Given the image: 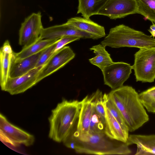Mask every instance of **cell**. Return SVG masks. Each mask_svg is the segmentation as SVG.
Here are the masks:
<instances>
[{
  "mask_svg": "<svg viewBox=\"0 0 155 155\" xmlns=\"http://www.w3.org/2000/svg\"><path fill=\"white\" fill-rule=\"evenodd\" d=\"M108 95L120 111L129 131H134L149 121L139 94L132 87L123 85L112 90Z\"/></svg>",
  "mask_w": 155,
  "mask_h": 155,
  "instance_id": "obj_1",
  "label": "cell"
},
{
  "mask_svg": "<svg viewBox=\"0 0 155 155\" xmlns=\"http://www.w3.org/2000/svg\"><path fill=\"white\" fill-rule=\"evenodd\" d=\"M82 107V101L63 99L51 111L48 118V136L53 141L63 142L77 125Z\"/></svg>",
  "mask_w": 155,
  "mask_h": 155,
  "instance_id": "obj_2",
  "label": "cell"
},
{
  "mask_svg": "<svg viewBox=\"0 0 155 155\" xmlns=\"http://www.w3.org/2000/svg\"><path fill=\"white\" fill-rule=\"evenodd\" d=\"M77 130V129H76ZM74 135L77 141L74 150L79 153L96 155H128L132 153L126 143L112 139L105 133H90Z\"/></svg>",
  "mask_w": 155,
  "mask_h": 155,
  "instance_id": "obj_3",
  "label": "cell"
},
{
  "mask_svg": "<svg viewBox=\"0 0 155 155\" xmlns=\"http://www.w3.org/2000/svg\"><path fill=\"white\" fill-rule=\"evenodd\" d=\"M101 44L112 48H140L155 47V39L142 31L121 24L110 29L108 34Z\"/></svg>",
  "mask_w": 155,
  "mask_h": 155,
  "instance_id": "obj_4",
  "label": "cell"
},
{
  "mask_svg": "<svg viewBox=\"0 0 155 155\" xmlns=\"http://www.w3.org/2000/svg\"><path fill=\"white\" fill-rule=\"evenodd\" d=\"M132 66L137 81L151 83L155 80V47L139 48Z\"/></svg>",
  "mask_w": 155,
  "mask_h": 155,
  "instance_id": "obj_5",
  "label": "cell"
},
{
  "mask_svg": "<svg viewBox=\"0 0 155 155\" xmlns=\"http://www.w3.org/2000/svg\"><path fill=\"white\" fill-rule=\"evenodd\" d=\"M1 141L14 147L22 145H32L35 141L34 136L10 122L2 114H0Z\"/></svg>",
  "mask_w": 155,
  "mask_h": 155,
  "instance_id": "obj_6",
  "label": "cell"
},
{
  "mask_svg": "<svg viewBox=\"0 0 155 155\" xmlns=\"http://www.w3.org/2000/svg\"><path fill=\"white\" fill-rule=\"evenodd\" d=\"M41 12L33 13L26 18L21 24L19 31V44L23 48L28 46L38 41L44 28Z\"/></svg>",
  "mask_w": 155,
  "mask_h": 155,
  "instance_id": "obj_7",
  "label": "cell"
},
{
  "mask_svg": "<svg viewBox=\"0 0 155 155\" xmlns=\"http://www.w3.org/2000/svg\"><path fill=\"white\" fill-rule=\"evenodd\" d=\"M138 10L137 0H106L97 15L115 20L138 13Z\"/></svg>",
  "mask_w": 155,
  "mask_h": 155,
  "instance_id": "obj_8",
  "label": "cell"
},
{
  "mask_svg": "<svg viewBox=\"0 0 155 155\" xmlns=\"http://www.w3.org/2000/svg\"><path fill=\"white\" fill-rule=\"evenodd\" d=\"M132 66L123 62H113L101 71L104 84L112 90L123 86L132 73Z\"/></svg>",
  "mask_w": 155,
  "mask_h": 155,
  "instance_id": "obj_9",
  "label": "cell"
},
{
  "mask_svg": "<svg viewBox=\"0 0 155 155\" xmlns=\"http://www.w3.org/2000/svg\"><path fill=\"white\" fill-rule=\"evenodd\" d=\"M75 54L68 46L56 51L43 67L37 79V83L63 67L75 57Z\"/></svg>",
  "mask_w": 155,
  "mask_h": 155,
  "instance_id": "obj_10",
  "label": "cell"
},
{
  "mask_svg": "<svg viewBox=\"0 0 155 155\" xmlns=\"http://www.w3.org/2000/svg\"><path fill=\"white\" fill-rule=\"evenodd\" d=\"M43 66L36 68L20 76L9 77L2 91L12 95L24 92L37 83L38 77Z\"/></svg>",
  "mask_w": 155,
  "mask_h": 155,
  "instance_id": "obj_11",
  "label": "cell"
},
{
  "mask_svg": "<svg viewBox=\"0 0 155 155\" xmlns=\"http://www.w3.org/2000/svg\"><path fill=\"white\" fill-rule=\"evenodd\" d=\"M66 36H75L80 38L96 39L93 35L76 29L66 22L61 25L44 28L42 31L39 39H60Z\"/></svg>",
  "mask_w": 155,
  "mask_h": 155,
  "instance_id": "obj_12",
  "label": "cell"
},
{
  "mask_svg": "<svg viewBox=\"0 0 155 155\" xmlns=\"http://www.w3.org/2000/svg\"><path fill=\"white\" fill-rule=\"evenodd\" d=\"M98 89L90 95L86 96L82 101V107L78 121L76 131L79 135L88 133L92 115L94 102Z\"/></svg>",
  "mask_w": 155,
  "mask_h": 155,
  "instance_id": "obj_13",
  "label": "cell"
},
{
  "mask_svg": "<svg viewBox=\"0 0 155 155\" xmlns=\"http://www.w3.org/2000/svg\"><path fill=\"white\" fill-rule=\"evenodd\" d=\"M73 28L90 34L97 39L106 35L104 27L91 20L81 17H74L68 19L66 22Z\"/></svg>",
  "mask_w": 155,
  "mask_h": 155,
  "instance_id": "obj_14",
  "label": "cell"
},
{
  "mask_svg": "<svg viewBox=\"0 0 155 155\" xmlns=\"http://www.w3.org/2000/svg\"><path fill=\"white\" fill-rule=\"evenodd\" d=\"M129 145L135 144V155H155V134H131L126 142Z\"/></svg>",
  "mask_w": 155,
  "mask_h": 155,
  "instance_id": "obj_15",
  "label": "cell"
},
{
  "mask_svg": "<svg viewBox=\"0 0 155 155\" xmlns=\"http://www.w3.org/2000/svg\"><path fill=\"white\" fill-rule=\"evenodd\" d=\"M42 51L20 59H15L13 56L9 77L14 78L22 76L36 68L38 60Z\"/></svg>",
  "mask_w": 155,
  "mask_h": 155,
  "instance_id": "obj_16",
  "label": "cell"
},
{
  "mask_svg": "<svg viewBox=\"0 0 155 155\" xmlns=\"http://www.w3.org/2000/svg\"><path fill=\"white\" fill-rule=\"evenodd\" d=\"M128 133L123 128L105 106V134L111 139L126 143Z\"/></svg>",
  "mask_w": 155,
  "mask_h": 155,
  "instance_id": "obj_17",
  "label": "cell"
},
{
  "mask_svg": "<svg viewBox=\"0 0 155 155\" xmlns=\"http://www.w3.org/2000/svg\"><path fill=\"white\" fill-rule=\"evenodd\" d=\"M13 53L9 41H6L0 49V85L2 91L9 77Z\"/></svg>",
  "mask_w": 155,
  "mask_h": 155,
  "instance_id": "obj_18",
  "label": "cell"
},
{
  "mask_svg": "<svg viewBox=\"0 0 155 155\" xmlns=\"http://www.w3.org/2000/svg\"><path fill=\"white\" fill-rule=\"evenodd\" d=\"M59 39H47L39 40L31 45L22 48L20 52H14L13 58L15 59H20L37 54L56 43Z\"/></svg>",
  "mask_w": 155,
  "mask_h": 155,
  "instance_id": "obj_19",
  "label": "cell"
},
{
  "mask_svg": "<svg viewBox=\"0 0 155 155\" xmlns=\"http://www.w3.org/2000/svg\"><path fill=\"white\" fill-rule=\"evenodd\" d=\"M105 47L100 44L93 46L90 48L91 50L93 51L95 56L89 59V62L101 71L105 67L114 62L110 54L106 50Z\"/></svg>",
  "mask_w": 155,
  "mask_h": 155,
  "instance_id": "obj_20",
  "label": "cell"
},
{
  "mask_svg": "<svg viewBox=\"0 0 155 155\" xmlns=\"http://www.w3.org/2000/svg\"><path fill=\"white\" fill-rule=\"evenodd\" d=\"M78 4L77 14H81L87 19L97 13L106 0H78Z\"/></svg>",
  "mask_w": 155,
  "mask_h": 155,
  "instance_id": "obj_21",
  "label": "cell"
},
{
  "mask_svg": "<svg viewBox=\"0 0 155 155\" xmlns=\"http://www.w3.org/2000/svg\"><path fill=\"white\" fill-rule=\"evenodd\" d=\"M138 14L152 22H155V0H137Z\"/></svg>",
  "mask_w": 155,
  "mask_h": 155,
  "instance_id": "obj_22",
  "label": "cell"
},
{
  "mask_svg": "<svg viewBox=\"0 0 155 155\" xmlns=\"http://www.w3.org/2000/svg\"><path fill=\"white\" fill-rule=\"evenodd\" d=\"M105 120L96 112L94 106L88 133H105Z\"/></svg>",
  "mask_w": 155,
  "mask_h": 155,
  "instance_id": "obj_23",
  "label": "cell"
},
{
  "mask_svg": "<svg viewBox=\"0 0 155 155\" xmlns=\"http://www.w3.org/2000/svg\"><path fill=\"white\" fill-rule=\"evenodd\" d=\"M108 94H103L98 89V92L94 102V106L98 114L105 120V104Z\"/></svg>",
  "mask_w": 155,
  "mask_h": 155,
  "instance_id": "obj_24",
  "label": "cell"
},
{
  "mask_svg": "<svg viewBox=\"0 0 155 155\" xmlns=\"http://www.w3.org/2000/svg\"><path fill=\"white\" fill-rule=\"evenodd\" d=\"M105 106L123 128L129 131L120 111L113 101L109 97L108 95L106 101Z\"/></svg>",
  "mask_w": 155,
  "mask_h": 155,
  "instance_id": "obj_25",
  "label": "cell"
},
{
  "mask_svg": "<svg viewBox=\"0 0 155 155\" xmlns=\"http://www.w3.org/2000/svg\"><path fill=\"white\" fill-rule=\"evenodd\" d=\"M56 43L47 48L42 51L38 60L36 68L43 66L46 64L55 52Z\"/></svg>",
  "mask_w": 155,
  "mask_h": 155,
  "instance_id": "obj_26",
  "label": "cell"
},
{
  "mask_svg": "<svg viewBox=\"0 0 155 155\" xmlns=\"http://www.w3.org/2000/svg\"><path fill=\"white\" fill-rule=\"evenodd\" d=\"M140 100L143 103H149L155 101V86L139 94Z\"/></svg>",
  "mask_w": 155,
  "mask_h": 155,
  "instance_id": "obj_27",
  "label": "cell"
},
{
  "mask_svg": "<svg viewBox=\"0 0 155 155\" xmlns=\"http://www.w3.org/2000/svg\"><path fill=\"white\" fill-rule=\"evenodd\" d=\"M80 38L75 36H66L60 38L56 43L55 52L65 46L67 44L78 40Z\"/></svg>",
  "mask_w": 155,
  "mask_h": 155,
  "instance_id": "obj_28",
  "label": "cell"
},
{
  "mask_svg": "<svg viewBox=\"0 0 155 155\" xmlns=\"http://www.w3.org/2000/svg\"><path fill=\"white\" fill-rule=\"evenodd\" d=\"M74 130L63 140V143L67 147L75 150L77 146V141L74 135Z\"/></svg>",
  "mask_w": 155,
  "mask_h": 155,
  "instance_id": "obj_29",
  "label": "cell"
},
{
  "mask_svg": "<svg viewBox=\"0 0 155 155\" xmlns=\"http://www.w3.org/2000/svg\"><path fill=\"white\" fill-rule=\"evenodd\" d=\"M142 104L148 112L155 113V101L149 103Z\"/></svg>",
  "mask_w": 155,
  "mask_h": 155,
  "instance_id": "obj_30",
  "label": "cell"
},
{
  "mask_svg": "<svg viewBox=\"0 0 155 155\" xmlns=\"http://www.w3.org/2000/svg\"><path fill=\"white\" fill-rule=\"evenodd\" d=\"M148 31L151 34V36L153 38L155 37V22H152V25L150 27Z\"/></svg>",
  "mask_w": 155,
  "mask_h": 155,
  "instance_id": "obj_31",
  "label": "cell"
}]
</instances>
